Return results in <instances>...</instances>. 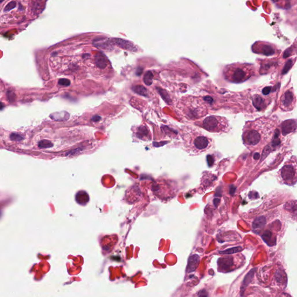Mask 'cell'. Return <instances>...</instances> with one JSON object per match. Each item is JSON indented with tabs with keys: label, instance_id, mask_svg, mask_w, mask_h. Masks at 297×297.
I'll return each instance as SVG.
<instances>
[{
	"label": "cell",
	"instance_id": "cell-17",
	"mask_svg": "<svg viewBox=\"0 0 297 297\" xmlns=\"http://www.w3.org/2000/svg\"><path fill=\"white\" fill-rule=\"evenodd\" d=\"M153 74L152 71H147L143 77V81L144 84L147 86H150L153 84Z\"/></svg>",
	"mask_w": 297,
	"mask_h": 297
},
{
	"label": "cell",
	"instance_id": "cell-26",
	"mask_svg": "<svg viewBox=\"0 0 297 297\" xmlns=\"http://www.w3.org/2000/svg\"><path fill=\"white\" fill-rule=\"evenodd\" d=\"M101 119V117L99 116H94L92 118H91V121H93V122H98L99 121H100Z\"/></svg>",
	"mask_w": 297,
	"mask_h": 297
},
{
	"label": "cell",
	"instance_id": "cell-20",
	"mask_svg": "<svg viewBox=\"0 0 297 297\" xmlns=\"http://www.w3.org/2000/svg\"><path fill=\"white\" fill-rule=\"evenodd\" d=\"M262 238L263 240V241L267 244H269V242H272V233L270 232L266 231L265 232V233L262 235Z\"/></svg>",
	"mask_w": 297,
	"mask_h": 297
},
{
	"label": "cell",
	"instance_id": "cell-6",
	"mask_svg": "<svg viewBox=\"0 0 297 297\" xmlns=\"http://www.w3.org/2000/svg\"><path fill=\"white\" fill-rule=\"evenodd\" d=\"M296 105V96L293 88L287 89L281 96L279 107L284 112L292 110Z\"/></svg>",
	"mask_w": 297,
	"mask_h": 297
},
{
	"label": "cell",
	"instance_id": "cell-27",
	"mask_svg": "<svg viewBox=\"0 0 297 297\" xmlns=\"http://www.w3.org/2000/svg\"><path fill=\"white\" fill-rule=\"evenodd\" d=\"M142 71H143V69H142V68H138L137 69V70H136V75H137V76H140V75H141V74L142 73Z\"/></svg>",
	"mask_w": 297,
	"mask_h": 297
},
{
	"label": "cell",
	"instance_id": "cell-4",
	"mask_svg": "<svg viewBox=\"0 0 297 297\" xmlns=\"http://www.w3.org/2000/svg\"><path fill=\"white\" fill-rule=\"evenodd\" d=\"M196 124L206 131L215 133H227L229 131L228 120L221 116H210L203 119L201 121H197Z\"/></svg>",
	"mask_w": 297,
	"mask_h": 297
},
{
	"label": "cell",
	"instance_id": "cell-2",
	"mask_svg": "<svg viewBox=\"0 0 297 297\" xmlns=\"http://www.w3.org/2000/svg\"><path fill=\"white\" fill-rule=\"evenodd\" d=\"M256 73L253 64L247 63H234L226 66L223 70V74L226 80L234 84L243 83Z\"/></svg>",
	"mask_w": 297,
	"mask_h": 297
},
{
	"label": "cell",
	"instance_id": "cell-28",
	"mask_svg": "<svg viewBox=\"0 0 297 297\" xmlns=\"http://www.w3.org/2000/svg\"><path fill=\"white\" fill-rule=\"evenodd\" d=\"M233 186H231V188L230 189V193H231V194H233L235 193V190L236 189V188H234V189H233Z\"/></svg>",
	"mask_w": 297,
	"mask_h": 297
},
{
	"label": "cell",
	"instance_id": "cell-13",
	"mask_svg": "<svg viewBox=\"0 0 297 297\" xmlns=\"http://www.w3.org/2000/svg\"><path fill=\"white\" fill-rule=\"evenodd\" d=\"M95 64L99 68H105L107 66V59L102 52H97L95 56Z\"/></svg>",
	"mask_w": 297,
	"mask_h": 297
},
{
	"label": "cell",
	"instance_id": "cell-16",
	"mask_svg": "<svg viewBox=\"0 0 297 297\" xmlns=\"http://www.w3.org/2000/svg\"><path fill=\"white\" fill-rule=\"evenodd\" d=\"M132 90L135 93H136L138 95H140L141 96H145V97L148 96V92H147V89L142 86H133L132 88Z\"/></svg>",
	"mask_w": 297,
	"mask_h": 297
},
{
	"label": "cell",
	"instance_id": "cell-18",
	"mask_svg": "<svg viewBox=\"0 0 297 297\" xmlns=\"http://www.w3.org/2000/svg\"><path fill=\"white\" fill-rule=\"evenodd\" d=\"M242 250V247H235L233 248H231L229 249H227L224 251H219V253L223 255H231L233 254L237 253L238 252H240Z\"/></svg>",
	"mask_w": 297,
	"mask_h": 297
},
{
	"label": "cell",
	"instance_id": "cell-9",
	"mask_svg": "<svg viewBox=\"0 0 297 297\" xmlns=\"http://www.w3.org/2000/svg\"><path fill=\"white\" fill-rule=\"evenodd\" d=\"M218 264L219 268L222 270H228L231 269L233 265V261L232 257H227L220 258L218 259Z\"/></svg>",
	"mask_w": 297,
	"mask_h": 297
},
{
	"label": "cell",
	"instance_id": "cell-23",
	"mask_svg": "<svg viewBox=\"0 0 297 297\" xmlns=\"http://www.w3.org/2000/svg\"><path fill=\"white\" fill-rule=\"evenodd\" d=\"M16 6V3L15 1H12L10 3H9L8 4V5H6V7H5L4 8V11L5 12H8L11 10H12V9H14V8H15Z\"/></svg>",
	"mask_w": 297,
	"mask_h": 297
},
{
	"label": "cell",
	"instance_id": "cell-12",
	"mask_svg": "<svg viewBox=\"0 0 297 297\" xmlns=\"http://www.w3.org/2000/svg\"><path fill=\"white\" fill-rule=\"evenodd\" d=\"M200 262V257L197 255H193L190 257L187 266V272H193L196 270Z\"/></svg>",
	"mask_w": 297,
	"mask_h": 297
},
{
	"label": "cell",
	"instance_id": "cell-22",
	"mask_svg": "<svg viewBox=\"0 0 297 297\" xmlns=\"http://www.w3.org/2000/svg\"><path fill=\"white\" fill-rule=\"evenodd\" d=\"M38 145L39 147L41 148H48L52 147L53 146V144L48 140H42L39 143Z\"/></svg>",
	"mask_w": 297,
	"mask_h": 297
},
{
	"label": "cell",
	"instance_id": "cell-24",
	"mask_svg": "<svg viewBox=\"0 0 297 297\" xmlns=\"http://www.w3.org/2000/svg\"><path fill=\"white\" fill-rule=\"evenodd\" d=\"M58 84L60 86H64V87H68L70 85V81L69 80L66 79H62L59 80Z\"/></svg>",
	"mask_w": 297,
	"mask_h": 297
},
{
	"label": "cell",
	"instance_id": "cell-10",
	"mask_svg": "<svg viewBox=\"0 0 297 297\" xmlns=\"http://www.w3.org/2000/svg\"><path fill=\"white\" fill-rule=\"evenodd\" d=\"M113 41L116 45L124 49L131 51H136V48L133 45V44L128 41L120 38H114L113 39Z\"/></svg>",
	"mask_w": 297,
	"mask_h": 297
},
{
	"label": "cell",
	"instance_id": "cell-30",
	"mask_svg": "<svg viewBox=\"0 0 297 297\" xmlns=\"http://www.w3.org/2000/svg\"><path fill=\"white\" fill-rule=\"evenodd\" d=\"M4 1V0H0V3H3V2Z\"/></svg>",
	"mask_w": 297,
	"mask_h": 297
},
{
	"label": "cell",
	"instance_id": "cell-25",
	"mask_svg": "<svg viewBox=\"0 0 297 297\" xmlns=\"http://www.w3.org/2000/svg\"><path fill=\"white\" fill-rule=\"evenodd\" d=\"M81 151H82V148H77V149H75V150L68 152L67 153V155H76V153H77L79 152H81Z\"/></svg>",
	"mask_w": 297,
	"mask_h": 297
},
{
	"label": "cell",
	"instance_id": "cell-8",
	"mask_svg": "<svg viewBox=\"0 0 297 297\" xmlns=\"http://www.w3.org/2000/svg\"><path fill=\"white\" fill-rule=\"evenodd\" d=\"M281 176L285 181H291L296 176L295 163H288L285 164L281 170Z\"/></svg>",
	"mask_w": 297,
	"mask_h": 297
},
{
	"label": "cell",
	"instance_id": "cell-14",
	"mask_svg": "<svg viewBox=\"0 0 297 297\" xmlns=\"http://www.w3.org/2000/svg\"><path fill=\"white\" fill-rule=\"evenodd\" d=\"M266 218L263 216H259L257 218H256L253 223V228L254 229V230H259V229H262L265 225L266 224Z\"/></svg>",
	"mask_w": 297,
	"mask_h": 297
},
{
	"label": "cell",
	"instance_id": "cell-3",
	"mask_svg": "<svg viewBox=\"0 0 297 297\" xmlns=\"http://www.w3.org/2000/svg\"><path fill=\"white\" fill-rule=\"evenodd\" d=\"M185 142L188 153L194 155L205 152L213 144L212 139L192 127H188Z\"/></svg>",
	"mask_w": 297,
	"mask_h": 297
},
{
	"label": "cell",
	"instance_id": "cell-7",
	"mask_svg": "<svg viewBox=\"0 0 297 297\" xmlns=\"http://www.w3.org/2000/svg\"><path fill=\"white\" fill-rule=\"evenodd\" d=\"M253 52L265 56H272L278 53L277 48L273 44L262 41H257L252 46Z\"/></svg>",
	"mask_w": 297,
	"mask_h": 297
},
{
	"label": "cell",
	"instance_id": "cell-15",
	"mask_svg": "<svg viewBox=\"0 0 297 297\" xmlns=\"http://www.w3.org/2000/svg\"><path fill=\"white\" fill-rule=\"evenodd\" d=\"M255 270H256L255 269H253V270H250L247 273V274L246 276V277H244V279L243 280V284H242V289H245L247 287V285L250 284V283L251 281Z\"/></svg>",
	"mask_w": 297,
	"mask_h": 297
},
{
	"label": "cell",
	"instance_id": "cell-11",
	"mask_svg": "<svg viewBox=\"0 0 297 297\" xmlns=\"http://www.w3.org/2000/svg\"><path fill=\"white\" fill-rule=\"evenodd\" d=\"M253 103L255 108L259 110H263L266 108L267 105L266 100L261 95L256 94L253 97Z\"/></svg>",
	"mask_w": 297,
	"mask_h": 297
},
{
	"label": "cell",
	"instance_id": "cell-21",
	"mask_svg": "<svg viewBox=\"0 0 297 297\" xmlns=\"http://www.w3.org/2000/svg\"><path fill=\"white\" fill-rule=\"evenodd\" d=\"M272 1L280 8H284L285 6L287 5L288 0H272Z\"/></svg>",
	"mask_w": 297,
	"mask_h": 297
},
{
	"label": "cell",
	"instance_id": "cell-29",
	"mask_svg": "<svg viewBox=\"0 0 297 297\" xmlns=\"http://www.w3.org/2000/svg\"><path fill=\"white\" fill-rule=\"evenodd\" d=\"M4 107V105L1 102H0V110H1Z\"/></svg>",
	"mask_w": 297,
	"mask_h": 297
},
{
	"label": "cell",
	"instance_id": "cell-19",
	"mask_svg": "<svg viewBox=\"0 0 297 297\" xmlns=\"http://www.w3.org/2000/svg\"><path fill=\"white\" fill-rule=\"evenodd\" d=\"M148 131L147 127H146L144 126H142V127H140L138 128L136 135L138 138L142 139V138L148 135Z\"/></svg>",
	"mask_w": 297,
	"mask_h": 297
},
{
	"label": "cell",
	"instance_id": "cell-5",
	"mask_svg": "<svg viewBox=\"0 0 297 297\" xmlns=\"http://www.w3.org/2000/svg\"><path fill=\"white\" fill-rule=\"evenodd\" d=\"M185 100V113L189 119H199L207 114V107L200 98L188 96Z\"/></svg>",
	"mask_w": 297,
	"mask_h": 297
},
{
	"label": "cell",
	"instance_id": "cell-1",
	"mask_svg": "<svg viewBox=\"0 0 297 297\" xmlns=\"http://www.w3.org/2000/svg\"><path fill=\"white\" fill-rule=\"evenodd\" d=\"M276 122L273 118L261 117L246 122L243 129L242 139L248 149H261L273 139Z\"/></svg>",
	"mask_w": 297,
	"mask_h": 297
}]
</instances>
